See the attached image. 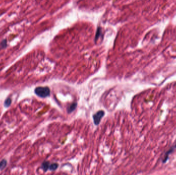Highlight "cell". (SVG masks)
<instances>
[{
  "label": "cell",
  "mask_w": 176,
  "mask_h": 175,
  "mask_svg": "<svg viewBox=\"0 0 176 175\" xmlns=\"http://www.w3.org/2000/svg\"><path fill=\"white\" fill-rule=\"evenodd\" d=\"M11 102V99H10V98L7 99L5 101L4 106H5L6 107H9V106L10 105Z\"/></svg>",
  "instance_id": "52a82bcc"
},
{
  "label": "cell",
  "mask_w": 176,
  "mask_h": 175,
  "mask_svg": "<svg viewBox=\"0 0 176 175\" xmlns=\"http://www.w3.org/2000/svg\"><path fill=\"white\" fill-rule=\"evenodd\" d=\"M50 166V163L48 162H44L41 165V168L44 172H46L49 169Z\"/></svg>",
  "instance_id": "3957f363"
},
{
  "label": "cell",
  "mask_w": 176,
  "mask_h": 175,
  "mask_svg": "<svg viewBox=\"0 0 176 175\" xmlns=\"http://www.w3.org/2000/svg\"><path fill=\"white\" fill-rule=\"evenodd\" d=\"M105 115V113L103 110H99L95 114H94L93 116L94 122L96 125H98L99 123H100L102 118L103 117V116Z\"/></svg>",
  "instance_id": "7a4b0ae2"
},
{
  "label": "cell",
  "mask_w": 176,
  "mask_h": 175,
  "mask_svg": "<svg viewBox=\"0 0 176 175\" xmlns=\"http://www.w3.org/2000/svg\"><path fill=\"white\" fill-rule=\"evenodd\" d=\"M76 106H77V104L74 103H73L71 105H70V107L68 108V113H71L73 111H74V110L75 109L76 107Z\"/></svg>",
  "instance_id": "277c9868"
},
{
  "label": "cell",
  "mask_w": 176,
  "mask_h": 175,
  "mask_svg": "<svg viewBox=\"0 0 176 175\" xmlns=\"http://www.w3.org/2000/svg\"><path fill=\"white\" fill-rule=\"evenodd\" d=\"M35 92L41 98H46L50 95V90L48 87H38L35 89Z\"/></svg>",
  "instance_id": "6da1fadb"
},
{
  "label": "cell",
  "mask_w": 176,
  "mask_h": 175,
  "mask_svg": "<svg viewBox=\"0 0 176 175\" xmlns=\"http://www.w3.org/2000/svg\"><path fill=\"white\" fill-rule=\"evenodd\" d=\"M58 164L57 163H53V164H52L50 166L49 170L51 171H55L58 168Z\"/></svg>",
  "instance_id": "8992f818"
},
{
  "label": "cell",
  "mask_w": 176,
  "mask_h": 175,
  "mask_svg": "<svg viewBox=\"0 0 176 175\" xmlns=\"http://www.w3.org/2000/svg\"></svg>",
  "instance_id": "9c48e42d"
},
{
  "label": "cell",
  "mask_w": 176,
  "mask_h": 175,
  "mask_svg": "<svg viewBox=\"0 0 176 175\" xmlns=\"http://www.w3.org/2000/svg\"><path fill=\"white\" fill-rule=\"evenodd\" d=\"M6 165H7V161L5 159L2 160L1 162H0V170L4 169L6 167Z\"/></svg>",
  "instance_id": "5b68a950"
},
{
  "label": "cell",
  "mask_w": 176,
  "mask_h": 175,
  "mask_svg": "<svg viewBox=\"0 0 176 175\" xmlns=\"http://www.w3.org/2000/svg\"><path fill=\"white\" fill-rule=\"evenodd\" d=\"M172 149H171L170 150H169V151H168V152L166 154L165 156L164 157V160H163V162H164V163H165V162L168 160L169 155L170 154H171V153H172Z\"/></svg>",
  "instance_id": "ba28073f"
}]
</instances>
